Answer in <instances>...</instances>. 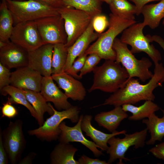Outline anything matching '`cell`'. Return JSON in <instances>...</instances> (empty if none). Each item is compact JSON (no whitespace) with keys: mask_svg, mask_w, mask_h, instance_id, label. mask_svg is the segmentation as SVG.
I'll list each match as a JSON object with an SVG mask.
<instances>
[{"mask_svg":"<svg viewBox=\"0 0 164 164\" xmlns=\"http://www.w3.org/2000/svg\"><path fill=\"white\" fill-rule=\"evenodd\" d=\"M154 64L153 76L147 84H141L138 79L131 78L127 81L124 86L113 93L103 103L92 108L105 105L115 107L127 104H134L142 101H153L155 98L153 91L157 87L162 86V84L164 82L163 64L159 63Z\"/></svg>","mask_w":164,"mask_h":164,"instance_id":"1","label":"cell"},{"mask_svg":"<svg viewBox=\"0 0 164 164\" xmlns=\"http://www.w3.org/2000/svg\"><path fill=\"white\" fill-rule=\"evenodd\" d=\"M93 83L88 90L91 92L100 90L113 93L125 86L128 74L120 63L115 61L106 60L101 66L96 67L93 71Z\"/></svg>","mask_w":164,"mask_h":164,"instance_id":"2","label":"cell"},{"mask_svg":"<svg viewBox=\"0 0 164 164\" xmlns=\"http://www.w3.org/2000/svg\"><path fill=\"white\" fill-rule=\"evenodd\" d=\"M108 29L100 34L97 40L90 46L85 52L87 55L94 53L101 59L115 61L116 53L113 48L117 36L131 26L136 23L135 20L125 19L111 13Z\"/></svg>","mask_w":164,"mask_h":164,"instance_id":"3","label":"cell"},{"mask_svg":"<svg viewBox=\"0 0 164 164\" xmlns=\"http://www.w3.org/2000/svg\"><path fill=\"white\" fill-rule=\"evenodd\" d=\"M113 48L116 53L115 61L121 63L128 74L127 81L137 77L145 82L153 76V74L149 70L152 64L148 58L143 57L137 59L128 49L127 45L117 38L114 42Z\"/></svg>","mask_w":164,"mask_h":164,"instance_id":"4","label":"cell"},{"mask_svg":"<svg viewBox=\"0 0 164 164\" xmlns=\"http://www.w3.org/2000/svg\"><path fill=\"white\" fill-rule=\"evenodd\" d=\"M13 16L14 25L42 18L59 15L58 9L37 0H5Z\"/></svg>","mask_w":164,"mask_h":164,"instance_id":"5","label":"cell"},{"mask_svg":"<svg viewBox=\"0 0 164 164\" xmlns=\"http://www.w3.org/2000/svg\"><path fill=\"white\" fill-rule=\"evenodd\" d=\"M52 108L53 114L47 118L41 126L28 131L29 135L35 136L42 141H56L61 133L60 125L63 120L69 119L72 123H76L79 119L80 109L77 106H72L67 109L60 111L55 109L53 105Z\"/></svg>","mask_w":164,"mask_h":164,"instance_id":"6","label":"cell"},{"mask_svg":"<svg viewBox=\"0 0 164 164\" xmlns=\"http://www.w3.org/2000/svg\"><path fill=\"white\" fill-rule=\"evenodd\" d=\"M58 12L64 21L67 36L65 46L68 48L86 31L94 17L84 11L69 6L59 8Z\"/></svg>","mask_w":164,"mask_h":164,"instance_id":"7","label":"cell"},{"mask_svg":"<svg viewBox=\"0 0 164 164\" xmlns=\"http://www.w3.org/2000/svg\"><path fill=\"white\" fill-rule=\"evenodd\" d=\"M145 26L142 22H136L124 30L120 39L121 41L131 47L132 53L143 52L146 53L154 64L162 60L161 54L153 45L147 35L145 36L143 29Z\"/></svg>","mask_w":164,"mask_h":164,"instance_id":"8","label":"cell"},{"mask_svg":"<svg viewBox=\"0 0 164 164\" xmlns=\"http://www.w3.org/2000/svg\"><path fill=\"white\" fill-rule=\"evenodd\" d=\"M146 128L141 131L136 132L132 134H125L123 138H116L114 136L108 141L109 146L106 152L109 155L108 162L111 163L118 159V164H123L122 161H126L130 160L125 157V154L128 149L134 146L135 149L142 148L145 143V140L147 135Z\"/></svg>","mask_w":164,"mask_h":164,"instance_id":"9","label":"cell"},{"mask_svg":"<svg viewBox=\"0 0 164 164\" xmlns=\"http://www.w3.org/2000/svg\"><path fill=\"white\" fill-rule=\"evenodd\" d=\"M23 125L22 120L17 119L10 121L3 131L1 129L3 144L11 164L18 163L26 147Z\"/></svg>","mask_w":164,"mask_h":164,"instance_id":"10","label":"cell"},{"mask_svg":"<svg viewBox=\"0 0 164 164\" xmlns=\"http://www.w3.org/2000/svg\"><path fill=\"white\" fill-rule=\"evenodd\" d=\"M10 40L28 52L45 44L34 21L21 22L15 25Z\"/></svg>","mask_w":164,"mask_h":164,"instance_id":"11","label":"cell"},{"mask_svg":"<svg viewBox=\"0 0 164 164\" xmlns=\"http://www.w3.org/2000/svg\"><path fill=\"white\" fill-rule=\"evenodd\" d=\"M34 21L45 44L66 43L67 36L64 21L60 15L46 17Z\"/></svg>","mask_w":164,"mask_h":164,"instance_id":"12","label":"cell"},{"mask_svg":"<svg viewBox=\"0 0 164 164\" xmlns=\"http://www.w3.org/2000/svg\"><path fill=\"white\" fill-rule=\"evenodd\" d=\"M84 116H80L77 124L73 126L67 125L64 122H62L60 125L61 132L58 140L59 142L69 143L70 142H79L85 146L92 152L94 156L98 157L103 155L102 152L94 142L87 139L83 135L81 125Z\"/></svg>","mask_w":164,"mask_h":164,"instance_id":"13","label":"cell"},{"mask_svg":"<svg viewBox=\"0 0 164 164\" xmlns=\"http://www.w3.org/2000/svg\"><path fill=\"white\" fill-rule=\"evenodd\" d=\"M43 76L28 66L11 73L10 85L22 90L40 92Z\"/></svg>","mask_w":164,"mask_h":164,"instance_id":"14","label":"cell"},{"mask_svg":"<svg viewBox=\"0 0 164 164\" xmlns=\"http://www.w3.org/2000/svg\"><path fill=\"white\" fill-rule=\"evenodd\" d=\"M53 47V44H45L28 52V66L43 77L51 76Z\"/></svg>","mask_w":164,"mask_h":164,"instance_id":"15","label":"cell"},{"mask_svg":"<svg viewBox=\"0 0 164 164\" xmlns=\"http://www.w3.org/2000/svg\"><path fill=\"white\" fill-rule=\"evenodd\" d=\"M0 63L9 69L28 66V52L10 41L0 48Z\"/></svg>","mask_w":164,"mask_h":164,"instance_id":"16","label":"cell"},{"mask_svg":"<svg viewBox=\"0 0 164 164\" xmlns=\"http://www.w3.org/2000/svg\"><path fill=\"white\" fill-rule=\"evenodd\" d=\"M51 76L43 77L40 92L47 102L53 103L57 110H67L72 105L68 98L55 84Z\"/></svg>","mask_w":164,"mask_h":164,"instance_id":"17","label":"cell"},{"mask_svg":"<svg viewBox=\"0 0 164 164\" xmlns=\"http://www.w3.org/2000/svg\"><path fill=\"white\" fill-rule=\"evenodd\" d=\"M51 77L68 98L75 101L84 99L86 94L85 89L82 83L76 78L64 71L53 74Z\"/></svg>","mask_w":164,"mask_h":164,"instance_id":"18","label":"cell"},{"mask_svg":"<svg viewBox=\"0 0 164 164\" xmlns=\"http://www.w3.org/2000/svg\"><path fill=\"white\" fill-rule=\"evenodd\" d=\"M94 31L92 21L84 33L67 48V58L64 72L70 68L77 58L85 53L90 44L98 38L100 34Z\"/></svg>","mask_w":164,"mask_h":164,"instance_id":"19","label":"cell"},{"mask_svg":"<svg viewBox=\"0 0 164 164\" xmlns=\"http://www.w3.org/2000/svg\"><path fill=\"white\" fill-rule=\"evenodd\" d=\"M92 118V116L91 115L84 116L81 123V128L85 133L86 135L91 138L103 151H106L108 149L109 146L108 142L110 138L120 134H124L127 132L126 130H123L120 131H117L111 134L104 133L92 125L91 123Z\"/></svg>","mask_w":164,"mask_h":164,"instance_id":"20","label":"cell"},{"mask_svg":"<svg viewBox=\"0 0 164 164\" xmlns=\"http://www.w3.org/2000/svg\"><path fill=\"white\" fill-rule=\"evenodd\" d=\"M128 117L126 112L123 109L121 106H117L111 111L97 114L94 119L100 126L112 133L117 131L121 122Z\"/></svg>","mask_w":164,"mask_h":164,"instance_id":"21","label":"cell"},{"mask_svg":"<svg viewBox=\"0 0 164 164\" xmlns=\"http://www.w3.org/2000/svg\"><path fill=\"white\" fill-rule=\"evenodd\" d=\"M77 148L69 143H59L56 145L50 153L51 164H79L74 159Z\"/></svg>","mask_w":164,"mask_h":164,"instance_id":"22","label":"cell"},{"mask_svg":"<svg viewBox=\"0 0 164 164\" xmlns=\"http://www.w3.org/2000/svg\"><path fill=\"white\" fill-rule=\"evenodd\" d=\"M23 90L28 101L37 114L38 118L37 121L38 124L39 126H41L44 122V113L46 112L50 116L53 114L52 105L50 103H47L40 92L26 89Z\"/></svg>","mask_w":164,"mask_h":164,"instance_id":"23","label":"cell"},{"mask_svg":"<svg viewBox=\"0 0 164 164\" xmlns=\"http://www.w3.org/2000/svg\"><path fill=\"white\" fill-rule=\"evenodd\" d=\"M141 13L144 17L143 23L154 29L159 25L161 20L164 18V0H161L155 4H146L142 8Z\"/></svg>","mask_w":164,"mask_h":164,"instance_id":"24","label":"cell"},{"mask_svg":"<svg viewBox=\"0 0 164 164\" xmlns=\"http://www.w3.org/2000/svg\"><path fill=\"white\" fill-rule=\"evenodd\" d=\"M163 115L159 118L155 113L146 119H143L142 122L150 133V139L145 142L147 145H154L157 141L161 142L164 137V110L162 109Z\"/></svg>","mask_w":164,"mask_h":164,"instance_id":"25","label":"cell"},{"mask_svg":"<svg viewBox=\"0 0 164 164\" xmlns=\"http://www.w3.org/2000/svg\"><path fill=\"white\" fill-rule=\"evenodd\" d=\"M126 112L132 114L128 117V119L133 121H139L148 118L150 115L159 110L160 108L156 104L151 100H147L142 105L136 106L130 104H124L121 106Z\"/></svg>","mask_w":164,"mask_h":164,"instance_id":"26","label":"cell"},{"mask_svg":"<svg viewBox=\"0 0 164 164\" xmlns=\"http://www.w3.org/2000/svg\"><path fill=\"white\" fill-rule=\"evenodd\" d=\"M14 21L5 0L0 4V41L8 42L13 28Z\"/></svg>","mask_w":164,"mask_h":164,"instance_id":"27","label":"cell"},{"mask_svg":"<svg viewBox=\"0 0 164 164\" xmlns=\"http://www.w3.org/2000/svg\"><path fill=\"white\" fill-rule=\"evenodd\" d=\"M0 91L3 95H9L8 101L12 104H19L24 106L29 110L31 115L37 120V114L28 101L22 89L10 85L3 88Z\"/></svg>","mask_w":164,"mask_h":164,"instance_id":"28","label":"cell"},{"mask_svg":"<svg viewBox=\"0 0 164 164\" xmlns=\"http://www.w3.org/2000/svg\"><path fill=\"white\" fill-rule=\"evenodd\" d=\"M103 0H61L62 5L84 11L93 17L101 14Z\"/></svg>","mask_w":164,"mask_h":164,"instance_id":"29","label":"cell"},{"mask_svg":"<svg viewBox=\"0 0 164 164\" xmlns=\"http://www.w3.org/2000/svg\"><path fill=\"white\" fill-rule=\"evenodd\" d=\"M111 13L125 19L135 20L137 8L127 0H111L109 5Z\"/></svg>","mask_w":164,"mask_h":164,"instance_id":"30","label":"cell"},{"mask_svg":"<svg viewBox=\"0 0 164 164\" xmlns=\"http://www.w3.org/2000/svg\"><path fill=\"white\" fill-rule=\"evenodd\" d=\"M67 55V48L65 44L58 43L53 45L52 61V74L64 71Z\"/></svg>","mask_w":164,"mask_h":164,"instance_id":"31","label":"cell"},{"mask_svg":"<svg viewBox=\"0 0 164 164\" xmlns=\"http://www.w3.org/2000/svg\"><path fill=\"white\" fill-rule=\"evenodd\" d=\"M101 59L97 54L92 53L87 56L83 67L80 71L79 77L81 78L83 76L93 71L96 67Z\"/></svg>","mask_w":164,"mask_h":164,"instance_id":"32","label":"cell"},{"mask_svg":"<svg viewBox=\"0 0 164 164\" xmlns=\"http://www.w3.org/2000/svg\"><path fill=\"white\" fill-rule=\"evenodd\" d=\"M92 23L94 30L101 34L108 27L109 21L105 15L100 14L93 18Z\"/></svg>","mask_w":164,"mask_h":164,"instance_id":"33","label":"cell"},{"mask_svg":"<svg viewBox=\"0 0 164 164\" xmlns=\"http://www.w3.org/2000/svg\"><path fill=\"white\" fill-rule=\"evenodd\" d=\"M87 56V55L84 53L78 56L74 61L70 68L66 72L76 79H80L78 73L83 67Z\"/></svg>","mask_w":164,"mask_h":164,"instance_id":"34","label":"cell"},{"mask_svg":"<svg viewBox=\"0 0 164 164\" xmlns=\"http://www.w3.org/2000/svg\"><path fill=\"white\" fill-rule=\"evenodd\" d=\"M12 72L10 69L0 63V90L10 85Z\"/></svg>","mask_w":164,"mask_h":164,"instance_id":"35","label":"cell"},{"mask_svg":"<svg viewBox=\"0 0 164 164\" xmlns=\"http://www.w3.org/2000/svg\"><path fill=\"white\" fill-rule=\"evenodd\" d=\"M1 110L2 117H5L9 118H13L15 117L18 113L17 109L12 104L8 101L3 104Z\"/></svg>","mask_w":164,"mask_h":164,"instance_id":"36","label":"cell"},{"mask_svg":"<svg viewBox=\"0 0 164 164\" xmlns=\"http://www.w3.org/2000/svg\"><path fill=\"white\" fill-rule=\"evenodd\" d=\"M149 151L156 158L164 160V141L157 144Z\"/></svg>","mask_w":164,"mask_h":164,"instance_id":"37","label":"cell"},{"mask_svg":"<svg viewBox=\"0 0 164 164\" xmlns=\"http://www.w3.org/2000/svg\"><path fill=\"white\" fill-rule=\"evenodd\" d=\"M77 161L79 164H109L106 161L91 158L85 155H81Z\"/></svg>","mask_w":164,"mask_h":164,"instance_id":"38","label":"cell"},{"mask_svg":"<svg viewBox=\"0 0 164 164\" xmlns=\"http://www.w3.org/2000/svg\"><path fill=\"white\" fill-rule=\"evenodd\" d=\"M9 159L7 153L3 145L1 128L0 129V164H7Z\"/></svg>","mask_w":164,"mask_h":164,"instance_id":"39","label":"cell"},{"mask_svg":"<svg viewBox=\"0 0 164 164\" xmlns=\"http://www.w3.org/2000/svg\"><path fill=\"white\" fill-rule=\"evenodd\" d=\"M135 5L137 8L136 15H139L141 14L142 8L149 2L159 0H130Z\"/></svg>","mask_w":164,"mask_h":164,"instance_id":"40","label":"cell"},{"mask_svg":"<svg viewBox=\"0 0 164 164\" xmlns=\"http://www.w3.org/2000/svg\"><path fill=\"white\" fill-rule=\"evenodd\" d=\"M36 155L35 153L31 152L29 153L23 159L19 161L18 163L20 164H30L32 162L33 160Z\"/></svg>","mask_w":164,"mask_h":164,"instance_id":"41","label":"cell"},{"mask_svg":"<svg viewBox=\"0 0 164 164\" xmlns=\"http://www.w3.org/2000/svg\"><path fill=\"white\" fill-rule=\"evenodd\" d=\"M54 8L59 9L62 7L61 0H37Z\"/></svg>","mask_w":164,"mask_h":164,"instance_id":"42","label":"cell"},{"mask_svg":"<svg viewBox=\"0 0 164 164\" xmlns=\"http://www.w3.org/2000/svg\"><path fill=\"white\" fill-rule=\"evenodd\" d=\"M148 36L151 42L154 41L157 43L164 50V39L162 37L157 35H148Z\"/></svg>","mask_w":164,"mask_h":164,"instance_id":"43","label":"cell"},{"mask_svg":"<svg viewBox=\"0 0 164 164\" xmlns=\"http://www.w3.org/2000/svg\"><path fill=\"white\" fill-rule=\"evenodd\" d=\"M8 42H5L0 41V48H2L5 46Z\"/></svg>","mask_w":164,"mask_h":164,"instance_id":"44","label":"cell"},{"mask_svg":"<svg viewBox=\"0 0 164 164\" xmlns=\"http://www.w3.org/2000/svg\"><path fill=\"white\" fill-rule=\"evenodd\" d=\"M103 2H104L109 5L111 3V0H103Z\"/></svg>","mask_w":164,"mask_h":164,"instance_id":"45","label":"cell"},{"mask_svg":"<svg viewBox=\"0 0 164 164\" xmlns=\"http://www.w3.org/2000/svg\"><path fill=\"white\" fill-rule=\"evenodd\" d=\"M162 24L164 26V19L163 20V21L162 22Z\"/></svg>","mask_w":164,"mask_h":164,"instance_id":"46","label":"cell"},{"mask_svg":"<svg viewBox=\"0 0 164 164\" xmlns=\"http://www.w3.org/2000/svg\"><path fill=\"white\" fill-rule=\"evenodd\" d=\"M17 1H24V0H16Z\"/></svg>","mask_w":164,"mask_h":164,"instance_id":"47","label":"cell"}]
</instances>
